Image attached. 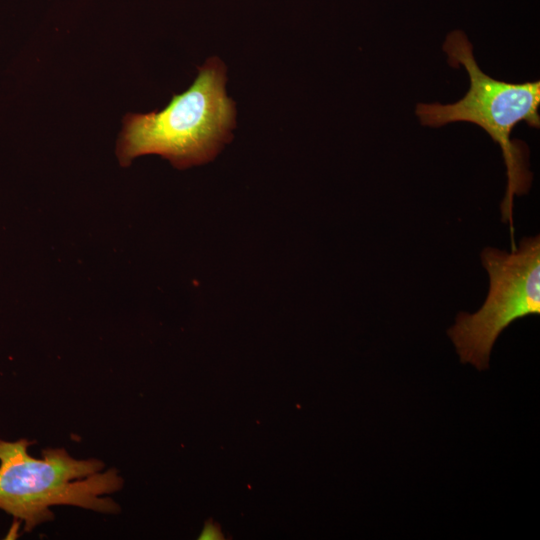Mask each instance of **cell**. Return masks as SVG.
Listing matches in <instances>:
<instances>
[{
  "mask_svg": "<svg viewBox=\"0 0 540 540\" xmlns=\"http://www.w3.org/2000/svg\"><path fill=\"white\" fill-rule=\"evenodd\" d=\"M226 67L218 57L199 67L191 86L161 111L127 114L117 144L121 166L158 154L185 169L211 161L232 139L234 101L226 94Z\"/></svg>",
  "mask_w": 540,
  "mask_h": 540,
  "instance_id": "1",
  "label": "cell"
},
{
  "mask_svg": "<svg viewBox=\"0 0 540 540\" xmlns=\"http://www.w3.org/2000/svg\"><path fill=\"white\" fill-rule=\"evenodd\" d=\"M443 50L452 67L462 65L470 87L463 98L451 104L419 103L416 114L422 125L440 127L454 122H469L481 127L502 151L507 173V190L501 203L502 221L509 223L513 242V200L525 194L532 182L527 169L526 149L511 139L513 129L525 122L540 126V81L510 83L485 74L477 64L473 46L466 35L455 30L447 37Z\"/></svg>",
  "mask_w": 540,
  "mask_h": 540,
  "instance_id": "2",
  "label": "cell"
},
{
  "mask_svg": "<svg viewBox=\"0 0 540 540\" xmlns=\"http://www.w3.org/2000/svg\"><path fill=\"white\" fill-rule=\"evenodd\" d=\"M31 443L0 439V509L23 521L26 531L53 519L54 505L119 512L115 501L101 497L123 487L116 469L100 472V460H78L63 448L45 449L35 459L27 452Z\"/></svg>",
  "mask_w": 540,
  "mask_h": 540,
  "instance_id": "3",
  "label": "cell"
},
{
  "mask_svg": "<svg viewBox=\"0 0 540 540\" xmlns=\"http://www.w3.org/2000/svg\"><path fill=\"white\" fill-rule=\"evenodd\" d=\"M489 276V291L475 313L460 312L447 330L462 363L489 367L499 335L515 320L540 313V238L524 237L506 252L486 247L480 254Z\"/></svg>",
  "mask_w": 540,
  "mask_h": 540,
  "instance_id": "4",
  "label": "cell"
},
{
  "mask_svg": "<svg viewBox=\"0 0 540 540\" xmlns=\"http://www.w3.org/2000/svg\"><path fill=\"white\" fill-rule=\"evenodd\" d=\"M218 530L214 527L206 526L201 534L200 539H218L220 537Z\"/></svg>",
  "mask_w": 540,
  "mask_h": 540,
  "instance_id": "5",
  "label": "cell"
}]
</instances>
